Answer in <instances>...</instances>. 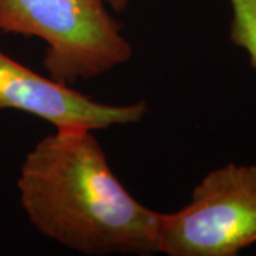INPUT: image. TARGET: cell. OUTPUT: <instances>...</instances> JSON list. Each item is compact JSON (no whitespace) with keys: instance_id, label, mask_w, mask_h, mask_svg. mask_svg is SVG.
Here are the masks:
<instances>
[{"instance_id":"cell-1","label":"cell","mask_w":256,"mask_h":256,"mask_svg":"<svg viewBox=\"0 0 256 256\" xmlns=\"http://www.w3.org/2000/svg\"><path fill=\"white\" fill-rule=\"evenodd\" d=\"M20 204L46 238L82 255L156 254L161 214L121 184L94 131L54 128L24 158Z\"/></svg>"},{"instance_id":"cell-2","label":"cell","mask_w":256,"mask_h":256,"mask_svg":"<svg viewBox=\"0 0 256 256\" xmlns=\"http://www.w3.org/2000/svg\"><path fill=\"white\" fill-rule=\"evenodd\" d=\"M106 0H0V32L40 38L48 76L74 84L126 64L132 46Z\"/></svg>"},{"instance_id":"cell-3","label":"cell","mask_w":256,"mask_h":256,"mask_svg":"<svg viewBox=\"0 0 256 256\" xmlns=\"http://www.w3.org/2000/svg\"><path fill=\"white\" fill-rule=\"evenodd\" d=\"M256 244V165L234 162L195 185L191 201L161 214L156 254L236 256Z\"/></svg>"},{"instance_id":"cell-4","label":"cell","mask_w":256,"mask_h":256,"mask_svg":"<svg viewBox=\"0 0 256 256\" xmlns=\"http://www.w3.org/2000/svg\"><path fill=\"white\" fill-rule=\"evenodd\" d=\"M18 110L50 122L54 128L90 131L137 124L148 104H108L72 88L70 84L44 77L0 52V111Z\"/></svg>"},{"instance_id":"cell-5","label":"cell","mask_w":256,"mask_h":256,"mask_svg":"<svg viewBox=\"0 0 256 256\" xmlns=\"http://www.w3.org/2000/svg\"><path fill=\"white\" fill-rule=\"evenodd\" d=\"M229 40L242 48L256 70V0H229Z\"/></svg>"},{"instance_id":"cell-6","label":"cell","mask_w":256,"mask_h":256,"mask_svg":"<svg viewBox=\"0 0 256 256\" xmlns=\"http://www.w3.org/2000/svg\"><path fill=\"white\" fill-rule=\"evenodd\" d=\"M106 2H107L108 8L112 12H117V13L124 12L128 8V4L131 3V0H106Z\"/></svg>"}]
</instances>
